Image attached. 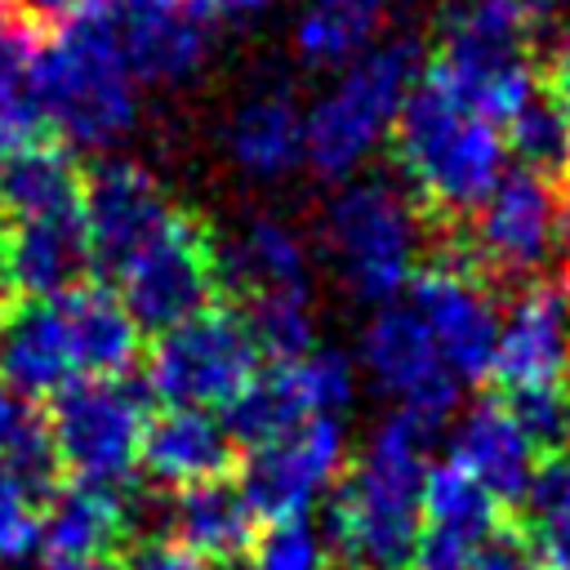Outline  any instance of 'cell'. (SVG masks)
<instances>
[{"label":"cell","mask_w":570,"mask_h":570,"mask_svg":"<svg viewBox=\"0 0 570 570\" xmlns=\"http://www.w3.org/2000/svg\"><path fill=\"white\" fill-rule=\"evenodd\" d=\"M436 428L392 410L347 463L325 508L330 561L347 570H414L423 539V476Z\"/></svg>","instance_id":"1"},{"label":"cell","mask_w":570,"mask_h":570,"mask_svg":"<svg viewBox=\"0 0 570 570\" xmlns=\"http://www.w3.org/2000/svg\"><path fill=\"white\" fill-rule=\"evenodd\" d=\"M31 94L40 120L62 134V147H111L134 129L138 76L107 0H89L45 49H36Z\"/></svg>","instance_id":"2"},{"label":"cell","mask_w":570,"mask_h":570,"mask_svg":"<svg viewBox=\"0 0 570 570\" xmlns=\"http://www.w3.org/2000/svg\"><path fill=\"white\" fill-rule=\"evenodd\" d=\"M396 160L410 187L441 214H472L508 174L499 125L423 76L396 116Z\"/></svg>","instance_id":"3"},{"label":"cell","mask_w":570,"mask_h":570,"mask_svg":"<svg viewBox=\"0 0 570 570\" xmlns=\"http://www.w3.org/2000/svg\"><path fill=\"white\" fill-rule=\"evenodd\" d=\"M419 85V45L383 40L352 58L338 80L303 111V160L321 178H352L374 147L396 129V116Z\"/></svg>","instance_id":"4"},{"label":"cell","mask_w":570,"mask_h":570,"mask_svg":"<svg viewBox=\"0 0 570 570\" xmlns=\"http://www.w3.org/2000/svg\"><path fill=\"white\" fill-rule=\"evenodd\" d=\"M419 209L392 178H347L321 214V249L361 303L387 307L419 272Z\"/></svg>","instance_id":"5"},{"label":"cell","mask_w":570,"mask_h":570,"mask_svg":"<svg viewBox=\"0 0 570 570\" xmlns=\"http://www.w3.org/2000/svg\"><path fill=\"white\" fill-rule=\"evenodd\" d=\"M530 40V0H459L441 36V58L428 76L490 125H508L539 94Z\"/></svg>","instance_id":"6"},{"label":"cell","mask_w":570,"mask_h":570,"mask_svg":"<svg viewBox=\"0 0 570 570\" xmlns=\"http://www.w3.org/2000/svg\"><path fill=\"white\" fill-rule=\"evenodd\" d=\"M147 383L125 379H76L62 387L49 410L45 428L53 436L58 463L71 485L125 490L134 485L142 432H147Z\"/></svg>","instance_id":"7"},{"label":"cell","mask_w":570,"mask_h":570,"mask_svg":"<svg viewBox=\"0 0 570 570\" xmlns=\"http://www.w3.org/2000/svg\"><path fill=\"white\" fill-rule=\"evenodd\" d=\"M258 374V347L245 316L209 307L156 338L147 392L169 410H227Z\"/></svg>","instance_id":"8"},{"label":"cell","mask_w":570,"mask_h":570,"mask_svg":"<svg viewBox=\"0 0 570 570\" xmlns=\"http://www.w3.org/2000/svg\"><path fill=\"white\" fill-rule=\"evenodd\" d=\"M80 218L89 232L94 267H102L116 281L129 263H138L169 232H178L187 214L174 209L165 187L142 165L102 160L80 183Z\"/></svg>","instance_id":"9"},{"label":"cell","mask_w":570,"mask_h":570,"mask_svg":"<svg viewBox=\"0 0 570 570\" xmlns=\"http://www.w3.org/2000/svg\"><path fill=\"white\" fill-rule=\"evenodd\" d=\"M347 472V432L338 419H312L298 432L245 450L240 463V499L249 503L254 521L281 525V521H303L312 503L338 485Z\"/></svg>","instance_id":"10"},{"label":"cell","mask_w":570,"mask_h":570,"mask_svg":"<svg viewBox=\"0 0 570 570\" xmlns=\"http://www.w3.org/2000/svg\"><path fill=\"white\" fill-rule=\"evenodd\" d=\"M361 365L383 396L396 401L401 414L441 428L459 410V383L441 365L423 321L410 312L405 298L379 307L361 330Z\"/></svg>","instance_id":"11"},{"label":"cell","mask_w":570,"mask_h":570,"mask_svg":"<svg viewBox=\"0 0 570 570\" xmlns=\"http://www.w3.org/2000/svg\"><path fill=\"white\" fill-rule=\"evenodd\" d=\"M120 303L129 312V321L142 330H151L156 338L169 334L174 325L200 316L214 307L218 294V263L205 245V232L183 218L178 232H169L156 249H147L138 263H129L120 276Z\"/></svg>","instance_id":"12"},{"label":"cell","mask_w":570,"mask_h":570,"mask_svg":"<svg viewBox=\"0 0 570 570\" xmlns=\"http://www.w3.org/2000/svg\"><path fill=\"white\" fill-rule=\"evenodd\" d=\"M557 214H561V196L552 191V183L525 169L503 174L499 187L472 209V227H468L472 258L485 272L512 281L543 272L557 258Z\"/></svg>","instance_id":"13"},{"label":"cell","mask_w":570,"mask_h":570,"mask_svg":"<svg viewBox=\"0 0 570 570\" xmlns=\"http://www.w3.org/2000/svg\"><path fill=\"white\" fill-rule=\"evenodd\" d=\"M401 298L423 321L441 365L454 374L459 387L490 379L494 343H499V307L481 281H472L463 267L450 263L419 267Z\"/></svg>","instance_id":"14"},{"label":"cell","mask_w":570,"mask_h":570,"mask_svg":"<svg viewBox=\"0 0 570 570\" xmlns=\"http://www.w3.org/2000/svg\"><path fill=\"white\" fill-rule=\"evenodd\" d=\"M570 365V289L557 281L525 285L499 316L494 379L508 392L557 387Z\"/></svg>","instance_id":"15"},{"label":"cell","mask_w":570,"mask_h":570,"mask_svg":"<svg viewBox=\"0 0 570 570\" xmlns=\"http://www.w3.org/2000/svg\"><path fill=\"white\" fill-rule=\"evenodd\" d=\"M503 508L459 468L428 463L423 476V539L414 570H468L472 552L503 525Z\"/></svg>","instance_id":"16"},{"label":"cell","mask_w":570,"mask_h":570,"mask_svg":"<svg viewBox=\"0 0 570 570\" xmlns=\"http://www.w3.org/2000/svg\"><path fill=\"white\" fill-rule=\"evenodd\" d=\"M4 263H9L13 294L27 303H49L85 285L94 254H89V232L80 209L4 223Z\"/></svg>","instance_id":"17"},{"label":"cell","mask_w":570,"mask_h":570,"mask_svg":"<svg viewBox=\"0 0 570 570\" xmlns=\"http://www.w3.org/2000/svg\"><path fill=\"white\" fill-rule=\"evenodd\" d=\"M450 463H459L508 512L525 499V490L534 481V468H539V454L521 436V428L512 423L503 396H481L454 423Z\"/></svg>","instance_id":"18"},{"label":"cell","mask_w":570,"mask_h":570,"mask_svg":"<svg viewBox=\"0 0 570 570\" xmlns=\"http://www.w3.org/2000/svg\"><path fill=\"white\" fill-rule=\"evenodd\" d=\"M236 463V445L218 414L209 410H160L147 419L138 468L156 490H191L205 481H223Z\"/></svg>","instance_id":"19"},{"label":"cell","mask_w":570,"mask_h":570,"mask_svg":"<svg viewBox=\"0 0 570 570\" xmlns=\"http://www.w3.org/2000/svg\"><path fill=\"white\" fill-rule=\"evenodd\" d=\"M120 36H125V53L138 85H165V80L174 85L196 76L200 62L209 58L214 13L205 9V0H174V4L120 18Z\"/></svg>","instance_id":"20"},{"label":"cell","mask_w":570,"mask_h":570,"mask_svg":"<svg viewBox=\"0 0 570 570\" xmlns=\"http://www.w3.org/2000/svg\"><path fill=\"white\" fill-rule=\"evenodd\" d=\"M76 365V379H125L138 361V325L107 285H76L49 298Z\"/></svg>","instance_id":"21"},{"label":"cell","mask_w":570,"mask_h":570,"mask_svg":"<svg viewBox=\"0 0 570 570\" xmlns=\"http://www.w3.org/2000/svg\"><path fill=\"white\" fill-rule=\"evenodd\" d=\"M156 539H174L218 566H236L249 557V548L258 539V521H254L249 503L240 499L236 481L223 476V481H205V485L165 494V517H160Z\"/></svg>","instance_id":"22"},{"label":"cell","mask_w":570,"mask_h":570,"mask_svg":"<svg viewBox=\"0 0 570 570\" xmlns=\"http://www.w3.org/2000/svg\"><path fill=\"white\" fill-rule=\"evenodd\" d=\"M0 383L22 401H53L76 383L53 303H18L0 316Z\"/></svg>","instance_id":"23"},{"label":"cell","mask_w":570,"mask_h":570,"mask_svg":"<svg viewBox=\"0 0 570 570\" xmlns=\"http://www.w3.org/2000/svg\"><path fill=\"white\" fill-rule=\"evenodd\" d=\"M129 485L125 490H98V485H71L45 508L40 517V557L45 561H76V557H107L125 552L129 543Z\"/></svg>","instance_id":"24"},{"label":"cell","mask_w":570,"mask_h":570,"mask_svg":"<svg viewBox=\"0 0 570 570\" xmlns=\"http://www.w3.org/2000/svg\"><path fill=\"white\" fill-rule=\"evenodd\" d=\"M227 156L254 178H281L303 160V111L289 89H258L227 120Z\"/></svg>","instance_id":"25"},{"label":"cell","mask_w":570,"mask_h":570,"mask_svg":"<svg viewBox=\"0 0 570 570\" xmlns=\"http://www.w3.org/2000/svg\"><path fill=\"white\" fill-rule=\"evenodd\" d=\"M80 209V169L62 142L31 138L0 160V223Z\"/></svg>","instance_id":"26"},{"label":"cell","mask_w":570,"mask_h":570,"mask_svg":"<svg viewBox=\"0 0 570 570\" xmlns=\"http://www.w3.org/2000/svg\"><path fill=\"white\" fill-rule=\"evenodd\" d=\"M214 263L218 276L245 285L249 298L267 289H307V245L281 218H249Z\"/></svg>","instance_id":"27"},{"label":"cell","mask_w":570,"mask_h":570,"mask_svg":"<svg viewBox=\"0 0 570 570\" xmlns=\"http://www.w3.org/2000/svg\"><path fill=\"white\" fill-rule=\"evenodd\" d=\"M312 401L298 383V370L294 361L285 365H272V370H258L240 396L223 410V428L232 436V445H245V450H258V445H272L289 432H298L303 423H312Z\"/></svg>","instance_id":"28"},{"label":"cell","mask_w":570,"mask_h":570,"mask_svg":"<svg viewBox=\"0 0 570 570\" xmlns=\"http://www.w3.org/2000/svg\"><path fill=\"white\" fill-rule=\"evenodd\" d=\"M387 0H307L294 27V45L312 67H347L374 45Z\"/></svg>","instance_id":"29"},{"label":"cell","mask_w":570,"mask_h":570,"mask_svg":"<svg viewBox=\"0 0 570 570\" xmlns=\"http://www.w3.org/2000/svg\"><path fill=\"white\" fill-rule=\"evenodd\" d=\"M503 147L521 160L525 174L552 183L561 174H570V111L552 98V94H534L512 120H508V138Z\"/></svg>","instance_id":"30"},{"label":"cell","mask_w":570,"mask_h":570,"mask_svg":"<svg viewBox=\"0 0 570 570\" xmlns=\"http://www.w3.org/2000/svg\"><path fill=\"white\" fill-rule=\"evenodd\" d=\"M258 356H272L276 365L298 361L316 347V312L307 289H267L249 298V316H245Z\"/></svg>","instance_id":"31"},{"label":"cell","mask_w":570,"mask_h":570,"mask_svg":"<svg viewBox=\"0 0 570 570\" xmlns=\"http://www.w3.org/2000/svg\"><path fill=\"white\" fill-rule=\"evenodd\" d=\"M503 405L512 414V423L521 428V436L534 445L539 459H557L570 450V392L557 387H521V392H503Z\"/></svg>","instance_id":"32"},{"label":"cell","mask_w":570,"mask_h":570,"mask_svg":"<svg viewBox=\"0 0 570 570\" xmlns=\"http://www.w3.org/2000/svg\"><path fill=\"white\" fill-rule=\"evenodd\" d=\"M530 534H561L570 539V450L557 459H543L534 468V481L517 512H508Z\"/></svg>","instance_id":"33"},{"label":"cell","mask_w":570,"mask_h":570,"mask_svg":"<svg viewBox=\"0 0 570 570\" xmlns=\"http://www.w3.org/2000/svg\"><path fill=\"white\" fill-rule=\"evenodd\" d=\"M249 561L254 570H325L330 548H325V534L303 517V521L263 525L249 548Z\"/></svg>","instance_id":"34"},{"label":"cell","mask_w":570,"mask_h":570,"mask_svg":"<svg viewBox=\"0 0 570 570\" xmlns=\"http://www.w3.org/2000/svg\"><path fill=\"white\" fill-rule=\"evenodd\" d=\"M294 370H298V383H303L316 419H334L338 410L352 405V396H356V365H352V356H343L334 347H312L307 356L294 361Z\"/></svg>","instance_id":"35"},{"label":"cell","mask_w":570,"mask_h":570,"mask_svg":"<svg viewBox=\"0 0 570 570\" xmlns=\"http://www.w3.org/2000/svg\"><path fill=\"white\" fill-rule=\"evenodd\" d=\"M36 125H40V107L31 94V71L0 62V160L22 142H31Z\"/></svg>","instance_id":"36"},{"label":"cell","mask_w":570,"mask_h":570,"mask_svg":"<svg viewBox=\"0 0 570 570\" xmlns=\"http://www.w3.org/2000/svg\"><path fill=\"white\" fill-rule=\"evenodd\" d=\"M36 539H40V517L0 472V561H22L36 548Z\"/></svg>","instance_id":"37"},{"label":"cell","mask_w":570,"mask_h":570,"mask_svg":"<svg viewBox=\"0 0 570 570\" xmlns=\"http://www.w3.org/2000/svg\"><path fill=\"white\" fill-rule=\"evenodd\" d=\"M468 570H539V561H534V548H530L525 530L512 517H503V525L472 552Z\"/></svg>","instance_id":"38"},{"label":"cell","mask_w":570,"mask_h":570,"mask_svg":"<svg viewBox=\"0 0 570 570\" xmlns=\"http://www.w3.org/2000/svg\"><path fill=\"white\" fill-rule=\"evenodd\" d=\"M125 566L129 570H236V566H218L174 539H147V534L125 552Z\"/></svg>","instance_id":"39"},{"label":"cell","mask_w":570,"mask_h":570,"mask_svg":"<svg viewBox=\"0 0 570 570\" xmlns=\"http://www.w3.org/2000/svg\"><path fill=\"white\" fill-rule=\"evenodd\" d=\"M18 22H49V27H62L67 18H76L89 0H0Z\"/></svg>","instance_id":"40"},{"label":"cell","mask_w":570,"mask_h":570,"mask_svg":"<svg viewBox=\"0 0 570 570\" xmlns=\"http://www.w3.org/2000/svg\"><path fill=\"white\" fill-rule=\"evenodd\" d=\"M31 419H36V405L22 401L18 392H9V387L0 383V459H4V450L18 441V432H22Z\"/></svg>","instance_id":"41"},{"label":"cell","mask_w":570,"mask_h":570,"mask_svg":"<svg viewBox=\"0 0 570 570\" xmlns=\"http://www.w3.org/2000/svg\"><path fill=\"white\" fill-rule=\"evenodd\" d=\"M276 0H205V9L214 13V18H254V13H263V9H272Z\"/></svg>","instance_id":"42"},{"label":"cell","mask_w":570,"mask_h":570,"mask_svg":"<svg viewBox=\"0 0 570 570\" xmlns=\"http://www.w3.org/2000/svg\"><path fill=\"white\" fill-rule=\"evenodd\" d=\"M45 570H129L125 552H107V557H76V561H45Z\"/></svg>","instance_id":"43"},{"label":"cell","mask_w":570,"mask_h":570,"mask_svg":"<svg viewBox=\"0 0 570 570\" xmlns=\"http://www.w3.org/2000/svg\"><path fill=\"white\" fill-rule=\"evenodd\" d=\"M552 98L570 111V36L561 40V49H557V62H552Z\"/></svg>","instance_id":"44"},{"label":"cell","mask_w":570,"mask_h":570,"mask_svg":"<svg viewBox=\"0 0 570 570\" xmlns=\"http://www.w3.org/2000/svg\"><path fill=\"white\" fill-rule=\"evenodd\" d=\"M120 18H129V13H147V9H160V4H174V0H107Z\"/></svg>","instance_id":"45"},{"label":"cell","mask_w":570,"mask_h":570,"mask_svg":"<svg viewBox=\"0 0 570 570\" xmlns=\"http://www.w3.org/2000/svg\"><path fill=\"white\" fill-rule=\"evenodd\" d=\"M325 570H347V566H338V561H330V566H325Z\"/></svg>","instance_id":"46"},{"label":"cell","mask_w":570,"mask_h":570,"mask_svg":"<svg viewBox=\"0 0 570 570\" xmlns=\"http://www.w3.org/2000/svg\"><path fill=\"white\" fill-rule=\"evenodd\" d=\"M566 4H570V0H566Z\"/></svg>","instance_id":"47"}]
</instances>
